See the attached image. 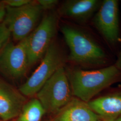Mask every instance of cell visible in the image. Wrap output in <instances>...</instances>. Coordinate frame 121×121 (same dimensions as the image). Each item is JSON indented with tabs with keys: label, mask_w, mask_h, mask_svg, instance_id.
Listing matches in <instances>:
<instances>
[{
	"label": "cell",
	"mask_w": 121,
	"mask_h": 121,
	"mask_svg": "<svg viewBox=\"0 0 121 121\" xmlns=\"http://www.w3.org/2000/svg\"><path fill=\"white\" fill-rule=\"evenodd\" d=\"M67 66L65 70L73 96L86 103L112 84L121 82V69L115 64L95 69Z\"/></svg>",
	"instance_id": "7a4b0ae2"
},
{
	"label": "cell",
	"mask_w": 121,
	"mask_h": 121,
	"mask_svg": "<svg viewBox=\"0 0 121 121\" xmlns=\"http://www.w3.org/2000/svg\"><path fill=\"white\" fill-rule=\"evenodd\" d=\"M88 104L75 97L56 113L52 121H98Z\"/></svg>",
	"instance_id": "7c38bea8"
},
{
	"label": "cell",
	"mask_w": 121,
	"mask_h": 121,
	"mask_svg": "<svg viewBox=\"0 0 121 121\" xmlns=\"http://www.w3.org/2000/svg\"><path fill=\"white\" fill-rule=\"evenodd\" d=\"M114 64L119 69H121V46L120 51L117 55V59H116V61Z\"/></svg>",
	"instance_id": "ac0fdd59"
},
{
	"label": "cell",
	"mask_w": 121,
	"mask_h": 121,
	"mask_svg": "<svg viewBox=\"0 0 121 121\" xmlns=\"http://www.w3.org/2000/svg\"><path fill=\"white\" fill-rule=\"evenodd\" d=\"M60 31L69 48L67 62L71 65L95 69L115 63V55L95 32L72 24H64Z\"/></svg>",
	"instance_id": "6da1fadb"
},
{
	"label": "cell",
	"mask_w": 121,
	"mask_h": 121,
	"mask_svg": "<svg viewBox=\"0 0 121 121\" xmlns=\"http://www.w3.org/2000/svg\"><path fill=\"white\" fill-rule=\"evenodd\" d=\"M119 1L104 0L90 23L112 53L117 55L121 46Z\"/></svg>",
	"instance_id": "3957f363"
},
{
	"label": "cell",
	"mask_w": 121,
	"mask_h": 121,
	"mask_svg": "<svg viewBox=\"0 0 121 121\" xmlns=\"http://www.w3.org/2000/svg\"><path fill=\"white\" fill-rule=\"evenodd\" d=\"M67 56L60 45L53 40L38 67L19 87L20 92L24 96L35 95L56 70L65 66Z\"/></svg>",
	"instance_id": "277c9868"
},
{
	"label": "cell",
	"mask_w": 121,
	"mask_h": 121,
	"mask_svg": "<svg viewBox=\"0 0 121 121\" xmlns=\"http://www.w3.org/2000/svg\"><path fill=\"white\" fill-rule=\"evenodd\" d=\"M28 36L17 44L9 42L0 51V72L13 78L25 75L30 67L27 53Z\"/></svg>",
	"instance_id": "ba28073f"
},
{
	"label": "cell",
	"mask_w": 121,
	"mask_h": 121,
	"mask_svg": "<svg viewBox=\"0 0 121 121\" xmlns=\"http://www.w3.org/2000/svg\"><path fill=\"white\" fill-rule=\"evenodd\" d=\"M57 14L48 13L28 36L27 53L29 66L34 65L43 57L53 41L57 28Z\"/></svg>",
	"instance_id": "52a82bcc"
},
{
	"label": "cell",
	"mask_w": 121,
	"mask_h": 121,
	"mask_svg": "<svg viewBox=\"0 0 121 121\" xmlns=\"http://www.w3.org/2000/svg\"><path fill=\"white\" fill-rule=\"evenodd\" d=\"M38 4L43 10H47L53 8L59 3L57 0H38Z\"/></svg>",
	"instance_id": "2e32d148"
},
{
	"label": "cell",
	"mask_w": 121,
	"mask_h": 121,
	"mask_svg": "<svg viewBox=\"0 0 121 121\" xmlns=\"http://www.w3.org/2000/svg\"><path fill=\"white\" fill-rule=\"evenodd\" d=\"M6 6L12 8H19L26 4H28L32 1L31 0H2Z\"/></svg>",
	"instance_id": "9a60e30c"
},
{
	"label": "cell",
	"mask_w": 121,
	"mask_h": 121,
	"mask_svg": "<svg viewBox=\"0 0 121 121\" xmlns=\"http://www.w3.org/2000/svg\"><path fill=\"white\" fill-rule=\"evenodd\" d=\"M45 113L39 100L32 98L24 104L16 121H41Z\"/></svg>",
	"instance_id": "4fadbf2b"
},
{
	"label": "cell",
	"mask_w": 121,
	"mask_h": 121,
	"mask_svg": "<svg viewBox=\"0 0 121 121\" xmlns=\"http://www.w3.org/2000/svg\"><path fill=\"white\" fill-rule=\"evenodd\" d=\"M102 2L101 0H66L60 4L58 14L77 25L85 26L90 23Z\"/></svg>",
	"instance_id": "9c48e42d"
},
{
	"label": "cell",
	"mask_w": 121,
	"mask_h": 121,
	"mask_svg": "<svg viewBox=\"0 0 121 121\" xmlns=\"http://www.w3.org/2000/svg\"><path fill=\"white\" fill-rule=\"evenodd\" d=\"M11 33L4 22L0 23V51L9 42Z\"/></svg>",
	"instance_id": "5bb4252c"
},
{
	"label": "cell",
	"mask_w": 121,
	"mask_h": 121,
	"mask_svg": "<svg viewBox=\"0 0 121 121\" xmlns=\"http://www.w3.org/2000/svg\"><path fill=\"white\" fill-rule=\"evenodd\" d=\"M25 97L0 79V118L8 121L18 116L25 104Z\"/></svg>",
	"instance_id": "8fae6325"
},
{
	"label": "cell",
	"mask_w": 121,
	"mask_h": 121,
	"mask_svg": "<svg viewBox=\"0 0 121 121\" xmlns=\"http://www.w3.org/2000/svg\"><path fill=\"white\" fill-rule=\"evenodd\" d=\"M113 121H121V116H119L118 117H117L115 120H114Z\"/></svg>",
	"instance_id": "d6986e66"
},
{
	"label": "cell",
	"mask_w": 121,
	"mask_h": 121,
	"mask_svg": "<svg viewBox=\"0 0 121 121\" xmlns=\"http://www.w3.org/2000/svg\"><path fill=\"white\" fill-rule=\"evenodd\" d=\"M98 121H101V120H100V119H99V120H98Z\"/></svg>",
	"instance_id": "ffe728a7"
},
{
	"label": "cell",
	"mask_w": 121,
	"mask_h": 121,
	"mask_svg": "<svg viewBox=\"0 0 121 121\" xmlns=\"http://www.w3.org/2000/svg\"><path fill=\"white\" fill-rule=\"evenodd\" d=\"M4 22L13 39L20 41L25 39L34 30L43 9L37 2L19 8L6 6Z\"/></svg>",
	"instance_id": "8992f818"
},
{
	"label": "cell",
	"mask_w": 121,
	"mask_h": 121,
	"mask_svg": "<svg viewBox=\"0 0 121 121\" xmlns=\"http://www.w3.org/2000/svg\"><path fill=\"white\" fill-rule=\"evenodd\" d=\"M102 121H113L121 116V87L94 98L87 103Z\"/></svg>",
	"instance_id": "30bf717a"
},
{
	"label": "cell",
	"mask_w": 121,
	"mask_h": 121,
	"mask_svg": "<svg viewBox=\"0 0 121 121\" xmlns=\"http://www.w3.org/2000/svg\"><path fill=\"white\" fill-rule=\"evenodd\" d=\"M46 112L56 113L73 98L65 66L57 69L36 94Z\"/></svg>",
	"instance_id": "5b68a950"
},
{
	"label": "cell",
	"mask_w": 121,
	"mask_h": 121,
	"mask_svg": "<svg viewBox=\"0 0 121 121\" xmlns=\"http://www.w3.org/2000/svg\"><path fill=\"white\" fill-rule=\"evenodd\" d=\"M6 7L3 2L0 1V23L3 22L6 14Z\"/></svg>",
	"instance_id": "e0dca14e"
}]
</instances>
